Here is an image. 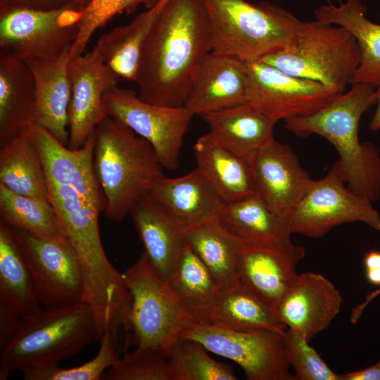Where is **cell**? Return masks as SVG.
I'll return each instance as SVG.
<instances>
[{"mask_svg": "<svg viewBox=\"0 0 380 380\" xmlns=\"http://www.w3.org/2000/svg\"><path fill=\"white\" fill-rule=\"evenodd\" d=\"M285 331H238L210 322H194L180 337L238 364L248 380H295L289 372Z\"/></svg>", "mask_w": 380, "mask_h": 380, "instance_id": "obj_10", "label": "cell"}, {"mask_svg": "<svg viewBox=\"0 0 380 380\" xmlns=\"http://www.w3.org/2000/svg\"><path fill=\"white\" fill-rule=\"evenodd\" d=\"M106 380H172L167 356L148 347L137 346L132 352L125 353L104 372Z\"/></svg>", "mask_w": 380, "mask_h": 380, "instance_id": "obj_38", "label": "cell"}, {"mask_svg": "<svg viewBox=\"0 0 380 380\" xmlns=\"http://www.w3.org/2000/svg\"><path fill=\"white\" fill-rule=\"evenodd\" d=\"M376 88L377 107L369 123V128L374 131L380 129V84Z\"/></svg>", "mask_w": 380, "mask_h": 380, "instance_id": "obj_45", "label": "cell"}, {"mask_svg": "<svg viewBox=\"0 0 380 380\" xmlns=\"http://www.w3.org/2000/svg\"><path fill=\"white\" fill-rule=\"evenodd\" d=\"M246 63L247 102L277 121L310 115L340 94L260 60Z\"/></svg>", "mask_w": 380, "mask_h": 380, "instance_id": "obj_14", "label": "cell"}, {"mask_svg": "<svg viewBox=\"0 0 380 380\" xmlns=\"http://www.w3.org/2000/svg\"><path fill=\"white\" fill-rule=\"evenodd\" d=\"M1 222L32 236L50 238L61 234L49 201L19 195L0 184Z\"/></svg>", "mask_w": 380, "mask_h": 380, "instance_id": "obj_35", "label": "cell"}, {"mask_svg": "<svg viewBox=\"0 0 380 380\" xmlns=\"http://www.w3.org/2000/svg\"><path fill=\"white\" fill-rule=\"evenodd\" d=\"M132 298L125 347H148L167 355L183 330L195 322L144 252L123 274Z\"/></svg>", "mask_w": 380, "mask_h": 380, "instance_id": "obj_8", "label": "cell"}, {"mask_svg": "<svg viewBox=\"0 0 380 380\" xmlns=\"http://www.w3.org/2000/svg\"><path fill=\"white\" fill-rule=\"evenodd\" d=\"M201 117L219 144L247 161L258 149L274 139V128L277 121L248 102Z\"/></svg>", "mask_w": 380, "mask_h": 380, "instance_id": "obj_24", "label": "cell"}, {"mask_svg": "<svg viewBox=\"0 0 380 380\" xmlns=\"http://www.w3.org/2000/svg\"><path fill=\"white\" fill-rule=\"evenodd\" d=\"M149 193L182 229L219 216L225 204L197 167L179 177L164 176Z\"/></svg>", "mask_w": 380, "mask_h": 380, "instance_id": "obj_23", "label": "cell"}, {"mask_svg": "<svg viewBox=\"0 0 380 380\" xmlns=\"http://www.w3.org/2000/svg\"><path fill=\"white\" fill-rule=\"evenodd\" d=\"M342 302L331 281L320 274L305 272L298 274L274 312L286 329L301 333L310 341L330 325Z\"/></svg>", "mask_w": 380, "mask_h": 380, "instance_id": "obj_18", "label": "cell"}, {"mask_svg": "<svg viewBox=\"0 0 380 380\" xmlns=\"http://www.w3.org/2000/svg\"><path fill=\"white\" fill-rule=\"evenodd\" d=\"M40 305L29 266L14 230L0 222V306L23 316Z\"/></svg>", "mask_w": 380, "mask_h": 380, "instance_id": "obj_33", "label": "cell"}, {"mask_svg": "<svg viewBox=\"0 0 380 380\" xmlns=\"http://www.w3.org/2000/svg\"><path fill=\"white\" fill-rule=\"evenodd\" d=\"M166 281L195 322H209L222 289L207 266L185 241L177 263Z\"/></svg>", "mask_w": 380, "mask_h": 380, "instance_id": "obj_30", "label": "cell"}, {"mask_svg": "<svg viewBox=\"0 0 380 380\" xmlns=\"http://www.w3.org/2000/svg\"><path fill=\"white\" fill-rule=\"evenodd\" d=\"M372 203L348 189L332 166L326 176L312 181L289 216L291 231L319 238L337 225L355 222L380 231V214Z\"/></svg>", "mask_w": 380, "mask_h": 380, "instance_id": "obj_12", "label": "cell"}, {"mask_svg": "<svg viewBox=\"0 0 380 380\" xmlns=\"http://www.w3.org/2000/svg\"><path fill=\"white\" fill-rule=\"evenodd\" d=\"M48 184L61 234L73 248L80 262L84 279L83 301L93 310L100 339L106 328L130 332L132 298L123 274L109 261L99 226L102 212L69 186Z\"/></svg>", "mask_w": 380, "mask_h": 380, "instance_id": "obj_2", "label": "cell"}, {"mask_svg": "<svg viewBox=\"0 0 380 380\" xmlns=\"http://www.w3.org/2000/svg\"><path fill=\"white\" fill-rule=\"evenodd\" d=\"M82 11L0 6V51L24 61L55 58L70 50Z\"/></svg>", "mask_w": 380, "mask_h": 380, "instance_id": "obj_9", "label": "cell"}, {"mask_svg": "<svg viewBox=\"0 0 380 380\" xmlns=\"http://www.w3.org/2000/svg\"><path fill=\"white\" fill-rule=\"evenodd\" d=\"M92 0H0V6L26 7L40 10L84 9Z\"/></svg>", "mask_w": 380, "mask_h": 380, "instance_id": "obj_42", "label": "cell"}, {"mask_svg": "<svg viewBox=\"0 0 380 380\" xmlns=\"http://www.w3.org/2000/svg\"><path fill=\"white\" fill-rule=\"evenodd\" d=\"M288 361L295 370V380H341L308 343L306 336L290 329L285 331Z\"/></svg>", "mask_w": 380, "mask_h": 380, "instance_id": "obj_40", "label": "cell"}, {"mask_svg": "<svg viewBox=\"0 0 380 380\" xmlns=\"http://www.w3.org/2000/svg\"><path fill=\"white\" fill-rule=\"evenodd\" d=\"M341 380H380V362L365 369L341 375Z\"/></svg>", "mask_w": 380, "mask_h": 380, "instance_id": "obj_44", "label": "cell"}, {"mask_svg": "<svg viewBox=\"0 0 380 380\" xmlns=\"http://www.w3.org/2000/svg\"><path fill=\"white\" fill-rule=\"evenodd\" d=\"M305 251L300 246L270 247L242 243L239 260V281L274 310L298 274L296 267Z\"/></svg>", "mask_w": 380, "mask_h": 380, "instance_id": "obj_19", "label": "cell"}, {"mask_svg": "<svg viewBox=\"0 0 380 380\" xmlns=\"http://www.w3.org/2000/svg\"><path fill=\"white\" fill-rule=\"evenodd\" d=\"M184 240L211 272L221 289L239 281L242 242L215 216L182 229Z\"/></svg>", "mask_w": 380, "mask_h": 380, "instance_id": "obj_29", "label": "cell"}, {"mask_svg": "<svg viewBox=\"0 0 380 380\" xmlns=\"http://www.w3.org/2000/svg\"><path fill=\"white\" fill-rule=\"evenodd\" d=\"M94 136V165L106 201L104 214L120 222L164 177V168L146 139L108 115Z\"/></svg>", "mask_w": 380, "mask_h": 380, "instance_id": "obj_5", "label": "cell"}, {"mask_svg": "<svg viewBox=\"0 0 380 380\" xmlns=\"http://www.w3.org/2000/svg\"><path fill=\"white\" fill-rule=\"evenodd\" d=\"M260 61L296 77L320 82L341 94L361 61L358 44L346 29L318 20L300 21L289 44Z\"/></svg>", "mask_w": 380, "mask_h": 380, "instance_id": "obj_7", "label": "cell"}, {"mask_svg": "<svg viewBox=\"0 0 380 380\" xmlns=\"http://www.w3.org/2000/svg\"><path fill=\"white\" fill-rule=\"evenodd\" d=\"M68 72L71 93L68 146L78 149L108 116L103 97L118 86L120 76L106 64L95 46L81 56L70 57Z\"/></svg>", "mask_w": 380, "mask_h": 380, "instance_id": "obj_15", "label": "cell"}, {"mask_svg": "<svg viewBox=\"0 0 380 380\" xmlns=\"http://www.w3.org/2000/svg\"><path fill=\"white\" fill-rule=\"evenodd\" d=\"M162 0H92L82 11L77 37L70 49L71 57L81 56L97 30L104 27L118 15L129 13L137 7L155 6Z\"/></svg>", "mask_w": 380, "mask_h": 380, "instance_id": "obj_39", "label": "cell"}, {"mask_svg": "<svg viewBox=\"0 0 380 380\" xmlns=\"http://www.w3.org/2000/svg\"><path fill=\"white\" fill-rule=\"evenodd\" d=\"M352 85L316 112L284 120V127L300 137L317 134L328 140L339 156L333 167L348 189L374 202L380 196V156L371 143L360 141L358 127L362 115L376 104V87Z\"/></svg>", "mask_w": 380, "mask_h": 380, "instance_id": "obj_3", "label": "cell"}, {"mask_svg": "<svg viewBox=\"0 0 380 380\" xmlns=\"http://www.w3.org/2000/svg\"><path fill=\"white\" fill-rule=\"evenodd\" d=\"M367 7L360 0L331 3L314 11L317 20L341 26L349 31L358 44L361 61L351 84L365 83L375 87L380 84V25L365 16Z\"/></svg>", "mask_w": 380, "mask_h": 380, "instance_id": "obj_28", "label": "cell"}, {"mask_svg": "<svg viewBox=\"0 0 380 380\" xmlns=\"http://www.w3.org/2000/svg\"><path fill=\"white\" fill-rule=\"evenodd\" d=\"M248 161L258 196L274 213L289 218L313 181L290 146L274 139Z\"/></svg>", "mask_w": 380, "mask_h": 380, "instance_id": "obj_16", "label": "cell"}, {"mask_svg": "<svg viewBox=\"0 0 380 380\" xmlns=\"http://www.w3.org/2000/svg\"><path fill=\"white\" fill-rule=\"evenodd\" d=\"M47 184L69 186L104 212L106 201L94 165V136L78 149L70 148L36 123L30 127Z\"/></svg>", "mask_w": 380, "mask_h": 380, "instance_id": "obj_17", "label": "cell"}, {"mask_svg": "<svg viewBox=\"0 0 380 380\" xmlns=\"http://www.w3.org/2000/svg\"><path fill=\"white\" fill-rule=\"evenodd\" d=\"M99 340L95 314L87 303L40 305L22 316L16 334L0 351V380L15 371L59 365Z\"/></svg>", "mask_w": 380, "mask_h": 380, "instance_id": "obj_4", "label": "cell"}, {"mask_svg": "<svg viewBox=\"0 0 380 380\" xmlns=\"http://www.w3.org/2000/svg\"><path fill=\"white\" fill-rule=\"evenodd\" d=\"M103 101L108 116L151 144L163 168L178 167L184 137L194 117L184 106L151 103L135 91L118 86L107 91Z\"/></svg>", "mask_w": 380, "mask_h": 380, "instance_id": "obj_11", "label": "cell"}, {"mask_svg": "<svg viewBox=\"0 0 380 380\" xmlns=\"http://www.w3.org/2000/svg\"><path fill=\"white\" fill-rule=\"evenodd\" d=\"M197 168L224 203L257 194L249 163L219 144L210 134L193 147Z\"/></svg>", "mask_w": 380, "mask_h": 380, "instance_id": "obj_27", "label": "cell"}, {"mask_svg": "<svg viewBox=\"0 0 380 380\" xmlns=\"http://www.w3.org/2000/svg\"><path fill=\"white\" fill-rule=\"evenodd\" d=\"M0 148V184L15 194L49 201L46 175L30 128Z\"/></svg>", "mask_w": 380, "mask_h": 380, "instance_id": "obj_32", "label": "cell"}, {"mask_svg": "<svg viewBox=\"0 0 380 380\" xmlns=\"http://www.w3.org/2000/svg\"><path fill=\"white\" fill-rule=\"evenodd\" d=\"M129 214L144 252L159 277L166 281L184 245L182 229L149 192L135 202Z\"/></svg>", "mask_w": 380, "mask_h": 380, "instance_id": "obj_22", "label": "cell"}, {"mask_svg": "<svg viewBox=\"0 0 380 380\" xmlns=\"http://www.w3.org/2000/svg\"><path fill=\"white\" fill-rule=\"evenodd\" d=\"M22 315L0 306V351L13 338L21 322Z\"/></svg>", "mask_w": 380, "mask_h": 380, "instance_id": "obj_43", "label": "cell"}, {"mask_svg": "<svg viewBox=\"0 0 380 380\" xmlns=\"http://www.w3.org/2000/svg\"><path fill=\"white\" fill-rule=\"evenodd\" d=\"M363 263L366 279L372 285L379 288L369 294L366 298V301L353 310L351 322L353 324L357 321L367 304L380 293V251L370 250L366 253Z\"/></svg>", "mask_w": 380, "mask_h": 380, "instance_id": "obj_41", "label": "cell"}, {"mask_svg": "<svg viewBox=\"0 0 380 380\" xmlns=\"http://www.w3.org/2000/svg\"><path fill=\"white\" fill-rule=\"evenodd\" d=\"M209 322L238 331L286 330L273 308L239 281L221 291Z\"/></svg>", "mask_w": 380, "mask_h": 380, "instance_id": "obj_34", "label": "cell"}, {"mask_svg": "<svg viewBox=\"0 0 380 380\" xmlns=\"http://www.w3.org/2000/svg\"><path fill=\"white\" fill-rule=\"evenodd\" d=\"M196 341L179 337L167 357L172 380H236L227 365L216 361Z\"/></svg>", "mask_w": 380, "mask_h": 380, "instance_id": "obj_36", "label": "cell"}, {"mask_svg": "<svg viewBox=\"0 0 380 380\" xmlns=\"http://www.w3.org/2000/svg\"><path fill=\"white\" fill-rule=\"evenodd\" d=\"M13 230L29 266L41 305L66 306L83 301L82 268L77 255L63 235L41 238L20 229Z\"/></svg>", "mask_w": 380, "mask_h": 380, "instance_id": "obj_13", "label": "cell"}, {"mask_svg": "<svg viewBox=\"0 0 380 380\" xmlns=\"http://www.w3.org/2000/svg\"></svg>", "mask_w": 380, "mask_h": 380, "instance_id": "obj_46", "label": "cell"}, {"mask_svg": "<svg viewBox=\"0 0 380 380\" xmlns=\"http://www.w3.org/2000/svg\"><path fill=\"white\" fill-rule=\"evenodd\" d=\"M203 0H165L144 44L135 83L151 103L182 106L194 79L212 52Z\"/></svg>", "mask_w": 380, "mask_h": 380, "instance_id": "obj_1", "label": "cell"}, {"mask_svg": "<svg viewBox=\"0 0 380 380\" xmlns=\"http://www.w3.org/2000/svg\"><path fill=\"white\" fill-rule=\"evenodd\" d=\"M210 29L212 52L244 62L258 61L284 48L300 23L269 2L203 0Z\"/></svg>", "mask_w": 380, "mask_h": 380, "instance_id": "obj_6", "label": "cell"}, {"mask_svg": "<svg viewBox=\"0 0 380 380\" xmlns=\"http://www.w3.org/2000/svg\"><path fill=\"white\" fill-rule=\"evenodd\" d=\"M165 0L146 8L129 23L103 34L94 45L120 77L135 82L141 51Z\"/></svg>", "mask_w": 380, "mask_h": 380, "instance_id": "obj_31", "label": "cell"}, {"mask_svg": "<svg viewBox=\"0 0 380 380\" xmlns=\"http://www.w3.org/2000/svg\"><path fill=\"white\" fill-rule=\"evenodd\" d=\"M35 85L22 60L0 51V147L34 123Z\"/></svg>", "mask_w": 380, "mask_h": 380, "instance_id": "obj_26", "label": "cell"}, {"mask_svg": "<svg viewBox=\"0 0 380 380\" xmlns=\"http://www.w3.org/2000/svg\"><path fill=\"white\" fill-rule=\"evenodd\" d=\"M246 63L211 52L199 68L184 106L194 116L247 102Z\"/></svg>", "mask_w": 380, "mask_h": 380, "instance_id": "obj_20", "label": "cell"}, {"mask_svg": "<svg viewBox=\"0 0 380 380\" xmlns=\"http://www.w3.org/2000/svg\"><path fill=\"white\" fill-rule=\"evenodd\" d=\"M118 335L108 329L100 339L96 356L84 364L70 368L53 365L32 368L23 372L25 380H98L108 367L118 360Z\"/></svg>", "mask_w": 380, "mask_h": 380, "instance_id": "obj_37", "label": "cell"}, {"mask_svg": "<svg viewBox=\"0 0 380 380\" xmlns=\"http://www.w3.org/2000/svg\"><path fill=\"white\" fill-rule=\"evenodd\" d=\"M219 218L243 243L270 247L293 244L289 219L274 213L258 194L225 203Z\"/></svg>", "mask_w": 380, "mask_h": 380, "instance_id": "obj_25", "label": "cell"}, {"mask_svg": "<svg viewBox=\"0 0 380 380\" xmlns=\"http://www.w3.org/2000/svg\"><path fill=\"white\" fill-rule=\"evenodd\" d=\"M70 51L68 50L52 59L25 61L34 80V123L66 146L69 140L68 107L71 94L68 72Z\"/></svg>", "mask_w": 380, "mask_h": 380, "instance_id": "obj_21", "label": "cell"}]
</instances>
